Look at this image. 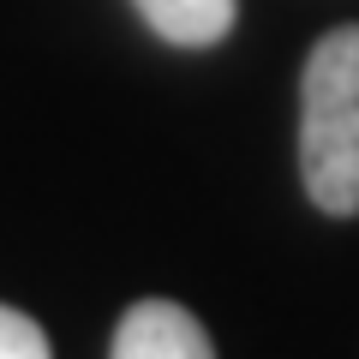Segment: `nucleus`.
Instances as JSON below:
<instances>
[{
	"instance_id": "1",
	"label": "nucleus",
	"mask_w": 359,
	"mask_h": 359,
	"mask_svg": "<svg viewBox=\"0 0 359 359\" xmlns=\"http://www.w3.org/2000/svg\"><path fill=\"white\" fill-rule=\"evenodd\" d=\"M299 180L323 216H359V25L318 36L299 72Z\"/></svg>"
},
{
	"instance_id": "4",
	"label": "nucleus",
	"mask_w": 359,
	"mask_h": 359,
	"mask_svg": "<svg viewBox=\"0 0 359 359\" xmlns=\"http://www.w3.org/2000/svg\"><path fill=\"white\" fill-rule=\"evenodd\" d=\"M0 359H54L42 323L25 318L18 306H6V299H0Z\"/></svg>"
},
{
	"instance_id": "2",
	"label": "nucleus",
	"mask_w": 359,
	"mask_h": 359,
	"mask_svg": "<svg viewBox=\"0 0 359 359\" xmlns=\"http://www.w3.org/2000/svg\"><path fill=\"white\" fill-rule=\"evenodd\" d=\"M108 359H216V347H210V330L186 306H174V299H138L120 318Z\"/></svg>"
},
{
	"instance_id": "3",
	"label": "nucleus",
	"mask_w": 359,
	"mask_h": 359,
	"mask_svg": "<svg viewBox=\"0 0 359 359\" xmlns=\"http://www.w3.org/2000/svg\"><path fill=\"white\" fill-rule=\"evenodd\" d=\"M132 6L174 48H216L240 18V0H132Z\"/></svg>"
}]
</instances>
